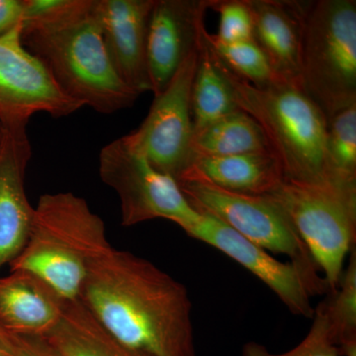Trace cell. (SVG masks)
<instances>
[{"label": "cell", "mask_w": 356, "mask_h": 356, "mask_svg": "<svg viewBox=\"0 0 356 356\" xmlns=\"http://www.w3.org/2000/svg\"><path fill=\"white\" fill-rule=\"evenodd\" d=\"M34 209L29 238L10 270L35 274L77 301L91 266L112 248L104 222L72 192L44 194Z\"/></svg>", "instance_id": "3"}, {"label": "cell", "mask_w": 356, "mask_h": 356, "mask_svg": "<svg viewBox=\"0 0 356 356\" xmlns=\"http://www.w3.org/2000/svg\"><path fill=\"white\" fill-rule=\"evenodd\" d=\"M186 175L202 178L222 191L250 196L269 195L284 180L280 161L273 152L196 156Z\"/></svg>", "instance_id": "17"}, {"label": "cell", "mask_w": 356, "mask_h": 356, "mask_svg": "<svg viewBox=\"0 0 356 356\" xmlns=\"http://www.w3.org/2000/svg\"><path fill=\"white\" fill-rule=\"evenodd\" d=\"M286 213L329 287H339L344 261L355 247L356 189L283 180L269 194Z\"/></svg>", "instance_id": "6"}, {"label": "cell", "mask_w": 356, "mask_h": 356, "mask_svg": "<svg viewBox=\"0 0 356 356\" xmlns=\"http://www.w3.org/2000/svg\"><path fill=\"white\" fill-rule=\"evenodd\" d=\"M92 6L93 0H83L62 17L41 24L22 23V41L65 95L108 115L130 108L140 95L114 69Z\"/></svg>", "instance_id": "2"}, {"label": "cell", "mask_w": 356, "mask_h": 356, "mask_svg": "<svg viewBox=\"0 0 356 356\" xmlns=\"http://www.w3.org/2000/svg\"><path fill=\"white\" fill-rule=\"evenodd\" d=\"M44 339L60 356H142L103 331L79 300L67 303L60 324Z\"/></svg>", "instance_id": "18"}, {"label": "cell", "mask_w": 356, "mask_h": 356, "mask_svg": "<svg viewBox=\"0 0 356 356\" xmlns=\"http://www.w3.org/2000/svg\"><path fill=\"white\" fill-rule=\"evenodd\" d=\"M79 301L138 355L196 356L186 287L143 257L110 248L91 266Z\"/></svg>", "instance_id": "1"}, {"label": "cell", "mask_w": 356, "mask_h": 356, "mask_svg": "<svg viewBox=\"0 0 356 356\" xmlns=\"http://www.w3.org/2000/svg\"><path fill=\"white\" fill-rule=\"evenodd\" d=\"M24 0H0V38L22 22Z\"/></svg>", "instance_id": "27"}, {"label": "cell", "mask_w": 356, "mask_h": 356, "mask_svg": "<svg viewBox=\"0 0 356 356\" xmlns=\"http://www.w3.org/2000/svg\"><path fill=\"white\" fill-rule=\"evenodd\" d=\"M187 235L217 248L262 281L293 315L313 318L311 297L329 292L325 278L313 275L292 261L273 259L268 252L245 240L233 229L206 213Z\"/></svg>", "instance_id": "11"}, {"label": "cell", "mask_w": 356, "mask_h": 356, "mask_svg": "<svg viewBox=\"0 0 356 356\" xmlns=\"http://www.w3.org/2000/svg\"><path fill=\"white\" fill-rule=\"evenodd\" d=\"M99 175L118 195L122 226L165 219L187 233L200 219L177 182L156 170L125 136L102 147Z\"/></svg>", "instance_id": "7"}, {"label": "cell", "mask_w": 356, "mask_h": 356, "mask_svg": "<svg viewBox=\"0 0 356 356\" xmlns=\"http://www.w3.org/2000/svg\"><path fill=\"white\" fill-rule=\"evenodd\" d=\"M177 184L198 213L212 215L257 247L287 255L307 273L320 275V269L292 222L271 196L233 193L189 175Z\"/></svg>", "instance_id": "8"}, {"label": "cell", "mask_w": 356, "mask_h": 356, "mask_svg": "<svg viewBox=\"0 0 356 356\" xmlns=\"http://www.w3.org/2000/svg\"><path fill=\"white\" fill-rule=\"evenodd\" d=\"M312 318L313 324L308 334L291 350L273 353L262 344L250 341L243 346L242 356H341V350L332 341L322 303Z\"/></svg>", "instance_id": "24"}, {"label": "cell", "mask_w": 356, "mask_h": 356, "mask_svg": "<svg viewBox=\"0 0 356 356\" xmlns=\"http://www.w3.org/2000/svg\"><path fill=\"white\" fill-rule=\"evenodd\" d=\"M13 341L14 356H60L44 337L13 336Z\"/></svg>", "instance_id": "26"}, {"label": "cell", "mask_w": 356, "mask_h": 356, "mask_svg": "<svg viewBox=\"0 0 356 356\" xmlns=\"http://www.w3.org/2000/svg\"><path fill=\"white\" fill-rule=\"evenodd\" d=\"M254 19V40L276 74L300 84L304 20L310 1L248 0Z\"/></svg>", "instance_id": "16"}, {"label": "cell", "mask_w": 356, "mask_h": 356, "mask_svg": "<svg viewBox=\"0 0 356 356\" xmlns=\"http://www.w3.org/2000/svg\"><path fill=\"white\" fill-rule=\"evenodd\" d=\"M325 159L330 184L356 189V104L327 119Z\"/></svg>", "instance_id": "21"}, {"label": "cell", "mask_w": 356, "mask_h": 356, "mask_svg": "<svg viewBox=\"0 0 356 356\" xmlns=\"http://www.w3.org/2000/svg\"><path fill=\"white\" fill-rule=\"evenodd\" d=\"M197 60L198 50L184 60L165 90L154 95L140 127L125 136L156 170L177 182L193 159L191 88Z\"/></svg>", "instance_id": "9"}, {"label": "cell", "mask_w": 356, "mask_h": 356, "mask_svg": "<svg viewBox=\"0 0 356 356\" xmlns=\"http://www.w3.org/2000/svg\"><path fill=\"white\" fill-rule=\"evenodd\" d=\"M323 302L330 334L341 356H356V248L343 269L339 287Z\"/></svg>", "instance_id": "22"}, {"label": "cell", "mask_w": 356, "mask_h": 356, "mask_svg": "<svg viewBox=\"0 0 356 356\" xmlns=\"http://www.w3.org/2000/svg\"><path fill=\"white\" fill-rule=\"evenodd\" d=\"M210 9L220 16L215 37L224 43L254 39V19L248 0H212Z\"/></svg>", "instance_id": "25"}, {"label": "cell", "mask_w": 356, "mask_h": 356, "mask_svg": "<svg viewBox=\"0 0 356 356\" xmlns=\"http://www.w3.org/2000/svg\"><path fill=\"white\" fill-rule=\"evenodd\" d=\"M31 158L27 126L0 124V268L20 254L31 232L35 209L25 191Z\"/></svg>", "instance_id": "13"}, {"label": "cell", "mask_w": 356, "mask_h": 356, "mask_svg": "<svg viewBox=\"0 0 356 356\" xmlns=\"http://www.w3.org/2000/svg\"><path fill=\"white\" fill-rule=\"evenodd\" d=\"M22 41V22L0 38V124L28 125L37 113L62 118L83 108Z\"/></svg>", "instance_id": "10"}, {"label": "cell", "mask_w": 356, "mask_h": 356, "mask_svg": "<svg viewBox=\"0 0 356 356\" xmlns=\"http://www.w3.org/2000/svg\"><path fill=\"white\" fill-rule=\"evenodd\" d=\"M212 0H154L149 15L147 63L154 95L163 92L205 32L206 11Z\"/></svg>", "instance_id": "12"}, {"label": "cell", "mask_w": 356, "mask_h": 356, "mask_svg": "<svg viewBox=\"0 0 356 356\" xmlns=\"http://www.w3.org/2000/svg\"><path fill=\"white\" fill-rule=\"evenodd\" d=\"M67 303L28 271L0 277V327L13 336L46 337L60 324Z\"/></svg>", "instance_id": "15"}, {"label": "cell", "mask_w": 356, "mask_h": 356, "mask_svg": "<svg viewBox=\"0 0 356 356\" xmlns=\"http://www.w3.org/2000/svg\"><path fill=\"white\" fill-rule=\"evenodd\" d=\"M300 84L327 117L356 104V1H310Z\"/></svg>", "instance_id": "5"}, {"label": "cell", "mask_w": 356, "mask_h": 356, "mask_svg": "<svg viewBox=\"0 0 356 356\" xmlns=\"http://www.w3.org/2000/svg\"><path fill=\"white\" fill-rule=\"evenodd\" d=\"M204 38L215 57L236 76L248 83L264 88L284 83L271 67L266 56L254 39L224 43L206 30ZM287 83V81H285Z\"/></svg>", "instance_id": "23"}, {"label": "cell", "mask_w": 356, "mask_h": 356, "mask_svg": "<svg viewBox=\"0 0 356 356\" xmlns=\"http://www.w3.org/2000/svg\"><path fill=\"white\" fill-rule=\"evenodd\" d=\"M216 60L228 79L238 108L252 116L266 134L280 161L284 179L330 184L325 159L327 117L301 86L284 81L257 88L234 74L217 58Z\"/></svg>", "instance_id": "4"}, {"label": "cell", "mask_w": 356, "mask_h": 356, "mask_svg": "<svg viewBox=\"0 0 356 356\" xmlns=\"http://www.w3.org/2000/svg\"><path fill=\"white\" fill-rule=\"evenodd\" d=\"M14 350L13 334L0 327V356H14Z\"/></svg>", "instance_id": "28"}, {"label": "cell", "mask_w": 356, "mask_h": 356, "mask_svg": "<svg viewBox=\"0 0 356 356\" xmlns=\"http://www.w3.org/2000/svg\"><path fill=\"white\" fill-rule=\"evenodd\" d=\"M191 149L193 159L273 152L261 126L242 109L194 133Z\"/></svg>", "instance_id": "19"}, {"label": "cell", "mask_w": 356, "mask_h": 356, "mask_svg": "<svg viewBox=\"0 0 356 356\" xmlns=\"http://www.w3.org/2000/svg\"><path fill=\"white\" fill-rule=\"evenodd\" d=\"M154 4V0H93V14L114 69L139 95L152 91L147 39Z\"/></svg>", "instance_id": "14"}, {"label": "cell", "mask_w": 356, "mask_h": 356, "mask_svg": "<svg viewBox=\"0 0 356 356\" xmlns=\"http://www.w3.org/2000/svg\"><path fill=\"white\" fill-rule=\"evenodd\" d=\"M238 109L240 108L234 99L228 79L220 69L203 34L191 88L194 133Z\"/></svg>", "instance_id": "20"}]
</instances>
